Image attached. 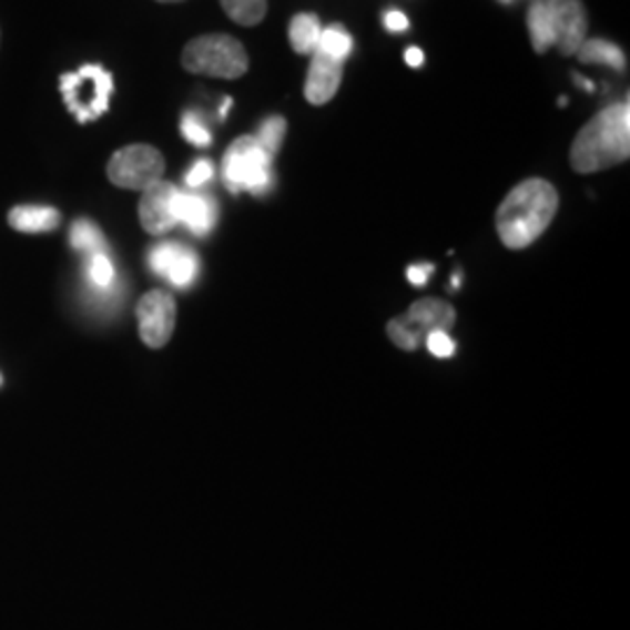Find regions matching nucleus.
Listing matches in <instances>:
<instances>
[{
    "instance_id": "nucleus-26",
    "label": "nucleus",
    "mask_w": 630,
    "mask_h": 630,
    "mask_svg": "<svg viewBox=\"0 0 630 630\" xmlns=\"http://www.w3.org/2000/svg\"><path fill=\"white\" fill-rule=\"evenodd\" d=\"M384 24H386V29L390 33H402V31L409 29V17L404 14V12H399V10H390L384 17Z\"/></svg>"
},
{
    "instance_id": "nucleus-10",
    "label": "nucleus",
    "mask_w": 630,
    "mask_h": 630,
    "mask_svg": "<svg viewBox=\"0 0 630 630\" xmlns=\"http://www.w3.org/2000/svg\"><path fill=\"white\" fill-rule=\"evenodd\" d=\"M150 266L175 287H187L199 274V257L180 243H160L150 253Z\"/></svg>"
},
{
    "instance_id": "nucleus-25",
    "label": "nucleus",
    "mask_w": 630,
    "mask_h": 630,
    "mask_svg": "<svg viewBox=\"0 0 630 630\" xmlns=\"http://www.w3.org/2000/svg\"><path fill=\"white\" fill-rule=\"evenodd\" d=\"M213 173H215L213 162H209V160H199V162L190 169V173L185 175V180H187V185H190V187H201V185H206V183H209V180L213 177Z\"/></svg>"
},
{
    "instance_id": "nucleus-29",
    "label": "nucleus",
    "mask_w": 630,
    "mask_h": 630,
    "mask_svg": "<svg viewBox=\"0 0 630 630\" xmlns=\"http://www.w3.org/2000/svg\"><path fill=\"white\" fill-rule=\"evenodd\" d=\"M232 108V99H227L222 103V110H220V118H227V110Z\"/></svg>"
},
{
    "instance_id": "nucleus-27",
    "label": "nucleus",
    "mask_w": 630,
    "mask_h": 630,
    "mask_svg": "<svg viewBox=\"0 0 630 630\" xmlns=\"http://www.w3.org/2000/svg\"><path fill=\"white\" fill-rule=\"evenodd\" d=\"M433 272H435L433 264H414V266H409L407 276H409V283H411V285L423 287V285L427 283V278H430Z\"/></svg>"
},
{
    "instance_id": "nucleus-28",
    "label": "nucleus",
    "mask_w": 630,
    "mask_h": 630,
    "mask_svg": "<svg viewBox=\"0 0 630 630\" xmlns=\"http://www.w3.org/2000/svg\"><path fill=\"white\" fill-rule=\"evenodd\" d=\"M404 59H407V63L411 65V69H418V65H423V61H425V57H423V52L418 48H409L407 54H404Z\"/></svg>"
},
{
    "instance_id": "nucleus-6",
    "label": "nucleus",
    "mask_w": 630,
    "mask_h": 630,
    "mask_svg": "<svg viewBox=\"0 0 630 630\" xmlns=\"http://www.w3.org/2000/svg\"><path fill=\"white\" fill-rule=\"evenodd\" d=\"M456 325V308L441 299H420L388 323L390 342L402 350H416L427 334L448 332Z\"/></svg>"
},
{
    "instance_id": "nucleus-13",
    "label": "nucleus",
    "mask_w": 630,
    "mask_h": 630,
    "mask_svg": "<svg viewBox=\"0 0 630 630\" xmlns=\"http://www.w3.org/2000/svg\"><path fill=\"white\" fill-rule=\"evenodd\" d=\"M173 213H175V222L187 224V230L196 236H206L215 227V217H217L215 201L211 196L194 194V192H180V190L175 194Z\"/></svg>"
},
{
    "instance_id": "nucleus-16",
    "label": "nucleus",
    "mask_w": 630,
    "mask_h": 630,
    "mask_svg": "<svg viewBox=\"0 0 630 630\" xmlns=\"http://www.w3.org/2000/svg\"><path fill=\"white\" fill-rule=\"evenodd\" d=\"M581 63H602L607 69H612L617 73L626 71V54L621 48H617L614 42L602 40V38H587L577 52Z\"/></svg>"
},
{
    "instance_id": "nucleus-24",
    "label": "nucleus",
    "mask_w": 630,
    "mask_h": 630,
    "mask_svg": "<svg viewBox=\"0 0 630 630\" xmlns=\"http://www.w3.org/2000/svg\"><path fill=\"white\" fill-rule=\"evenodd\" d=\"M427 350L437 357H451L456 353V344L448 332H433L427 334Z\"/></svg>"
},
{
    "instance_id": "nucleus-12",
    "label": "nucleus",
    "mask_w": 630,
    "mask_h": 630,
    "mask_svg": "<svg viewBox=\"0 0 630 630\" xmlns=\"http://www.w3.org/2000/svg\"><path fill=\"white\" fill-rule=\"evenodd\" d=\"M342 80H344V63L323 52H315L308 65V78L304 87L308 103L325 105L327 101H332L336 92H339Z\"/></svg>"
},
{
    "instance_id": "nucleus-32",
    "label": "nucleus",
    "mask_w": 630,
    "mask_h": 630,
    "mask_svg": "<svg viewBox=\"0 0 630 630\" xmlns=\"http://www.w3.org/2000/svg\"><path fill=\"white\" fill-rule=\"evenodd\" d=\"M0 380H3V378H0Z\"/></svg>"
},
{
    "instance_id": "nucleus-21",
    "label": "nucleus",
    "mask_w": 630,
    "mask_h": 630,
    "mask_svg": "<svg viewBox=\"0 0 630 630\" xmlns=\"http://www.w3.org/2000/svg\"><path fill=\"white\" fill-rule=\"evenodd\" d=\"M180 131H183V139L196 148H209L213 143L211 129L196 115V112H185L183 122H180Z\"/></svg>"
},
{
    "instance_id": "nucleus-18",
    "label": "nucleus",
    "mask_w": 630,
    "mask_h": 630,
    "mask_svg": "<svg viewBox=\"0 0 630 630\" xmlns=\"http://www.w3.org/2000/svg\"><path fill=\"white\" fill-rule=\"evenodd\" d=\"M220 6L241 27H257L266 17V0H220Z\"/></svg>"
},
{
    "instance_id": "nucleus-4",
    "label": "nucleus",
    "mask_w": 630,
    "mask_h": 630,
    "mask_svg": "<svg viewBox=\"0 0 630 630\" xmlns=\"http://www.w3.org/2000/svg\"><path fill=\"white\" fill-rule=\"evenodd\" d=\"M112 89H115L112 75L96 63L82 65L80 71L65 73L61 78V96L80 124L94 122L105 115Z\"/></svg>"
},
{
    "instance_id": "nucleus-5",
    "label": "nucleus",
    "mask_w": 630,
    "mask_h": 630,
    "mask_svg": "<svg viewBox=\"0 0 630 630\" xmlns=\"http://www.w3.org/2000/svg\"><path fill=\"white\" fill-rule=\"evenodd\" d=\"M272 160L274 156L260 145L255 136H241L224 154V183L232 192L245 190L262 194L272 183Z\"/></svg>"
},
{
    "instance_id": "nucleus-20",
    "label": "nucleus",
    "mask_w": 630,
    "mask_h": 630,
    "mask_svg": "<svg viewBox=\"0 0 630 630\" xmlns=\"http://www.w3.org/2000/svg\"><path fill=\"white\" fill-rule=\"evenodd\" d=\"M315 52H323V54H327V57L344 63L350 57V52H353V38H350V33L344 27L332 24V27L323 29L318 50H315Z\"/></svg>"
},
{
    "instance_id": "nucleus-8",
    "label": "nucleus",
    "mask_w": 630,
    "mask_h": 630,
    "mask_svg": "<svg viewBox=\"0 0 630 630\" xmlns=\"http://www.w3.org/2000/svg\"><path fill=\"white\" fill-rule=\"evenodd\" d=\"M139 329L141 339L150 348H162L169 344L175 329V302L164 289H152L139 302Z\"/></svg>"
},
{
    "instance_id": "nucleus-15",
    "label": "nucleus",
    "mask_w": 630,
    "mask_h": 630,
    "mask_svg": "<svg viewBox=\"0 0 630 630\" xmlns=\"http://www.w3.org/2000/svg\"><path fill=\"white\" fill-rule=\"evenodd\" d=\"M321 33H323L321 19L311 12L295 14V19L289 21V44L297 54H315L321 42Z\"/></svg>"
},
{
    "instance_id": "nucleus-14",
    "label": "nucleus",
    "mask_w": 630,
    "mask_h": 630,
    "mask_svg": "<svg viewBox=\"0 0 630 630\" xmlns=\"http://www.w3.org/2000/svg\"><path fill=\"white\" fill-rule=\"evenodd\" d=\"M10 227L24 234H44L59 227L61 213L50 206H17L8 215Z\"/></svg>"
},
{
    "instance_id": "nucleus-17",
    "label": "nucleus",
    "mask_w": 630,
    "mask_h": 630,
    "mask_svg": "<svg viewBox=\"0 0 630 630\" xmlns=\"http://www.w3.org/2000/svg\"><path fill=\"white\" fill-rule=\"evenodd\" d=\"M528 31H530V40H532V48L537 54H545L556 42L553 24H551V17H549L545 0H537V3H532L528 12Z\"/></svg>"
},
{
    "instance_id": "nucleus-23",
    "label": "nucleus",
    "mask_w": 630,
    "mask_h": 630,
    "mask_svg": "<svg viewBox=\"0 0 630 630\" xmlns=\"http://www.w3.org/2000/svg\"><path fill=\"white\" fill-rule=\"evenodd\" d=\"M89 281L96 287H110L112 281H115V266H112L105 253L89 257Z\"/></svg>"
},
{
    "instance_id": "nucleus-2",
    "label": "nucleus",
    "mask_w": 630,
    "mask_h": 630,
    "mask_svg": "<svg viewBox=\"0 0 630 630\" xmlns=\"http://www.w3.org/2000/svg\"><path fill=\"white\" fill-rule=\"evenodd\" d=\"M630 156V105L614 103L600 110L583 126L570 150V164L577 173H598L612 169Z\"/></svg>"
},
{
    "instance_id": "nucleus-3",
    "label": "nucleus",
    "mask_w": 630,
    "mask_h": 630,
    "mask_svg": "<svg viewBox=\"0 0 630 630\" xmlns=\"http://www.w3.org/2000/svg\"><path fill=\"white\" fill-rule=\"evenodd\" d=\"M247 52L227 33H209L190 40L183 50V69L194 75L238 80L247 73Z\"/></svg>"
},
{
    "instance_id": "nucleus-19",
    "label": "nucleus",
    "mask_w": 630,
    "mask_h": 630,
    "mask_svg": "<svg viewBox=\"0 0 630 630\" xmlns=\"http://www.w3.org/2000/svg\"><path fill=\"white\" fill-rule=\"evenodd\" d=\"M71 245L75 247V251L89 253V257H92V255L105 253V236L94 222L78 220L71 227Z\"/></svg>"
},
{
    "instance_id": "nucleus-11",
    "label": "nucleus",
    "mask_w": 630,
    "mask_h": 630,
    "mask_svg": "<svg viewBox=\"0 0 630 630\" xmlns=\"http://www.w3.org/2000/svg\"><path fill=\"white\" fill-rule=\"evenodd\" d=\"M175 194L177 187L171 183H156L150 190L143 192L141 196V206H139V217L143 230L152 236H162L166 232H171L175 227V213H173V204H175Z\"/></svg>"
},
{
    "instance_id": "nucleus-30",
    "label": "nucleus",
    "mask_w": 630,
    "mask_h": 630,
    "mask_svg": "<svg viewBox=\"0 0 630 630\" xmlns=\"http://www.w3.org/2000/svg\"><path fill=\"white\" fill-rule=\"evenodd\" d=\"M160 3H180V0H160Z\"/></svg>"
},
{
    "instance_id": "nucleus-1",
    "label": "nucleus",
    "mask_w": 630,
    "mask_h": 630,
    "mask_svg": "<svg viewBox=\"0 0 630 630\" xmlns=\"http://www.w3.org/2000/svg\"><path fill=\"white\" fill-rule=\"evenodd\" d=\"M558 211V192L551 183L542 177H530L516 185L500 204L495 215V227H498L500 241L521 251L532 245L542 236L549 224L553 222Z\"/></svg>"
},
{
    "instance_id": "nucleus-31",
    "label": "nucleus",
    "mask_w": 630,
    "mask_h": 630,
    "mask_svg": "<svg viewBox=\"0 0 630 630\" xmlns=\"http://www.w3.org/2000/svg\"><path fill=\"white\" fill-rule=\"evenodd\" d=\"M500 3H505V6H509V3H514V0H500Z\"/></svg>"
},
{
    "instance_id": "nucleus-9",
    "label": "nucleus",
    "mask_w": 630,
    "mask_h": 630,
    "mask_svg": "<svg viewBox=\"0 0 630 630\" xmlns=\"http://www.w3.org/2000/svg\"><path fill=\"white\" fill-rule=\"evenodd\" d=\"M545 3L553 24V44L558 52L566 57L577 54L589 33L587 8L581 0H545Z\"/></svg>"
},
{
    "instance_id": "nucleus-7",
    "label": "nucleus",
    "mask_w": 630,
    "mask_h": 630,
    "mask_svg": "<svg viewBox=\"0 0 630 630\" xmlns=\"http://www.w3.org/2000/svg\"><path fill=\"white\" fill-rule=\"evenodd\" d=\"M166 162L164 154L152 145H126L110 156L108 177L122 190H150L162 183Z\"/></svg>"
},
{
    "instance_id": "nucleus-22",
    "label": "nucleus",
    "mask_w": 630,
    "mask_h": 630,
    "mask_svg": "<svg viewBox=\"0 0 630 630\" xmlns=\"http://www.w3.org/2000/svg\"><path fill=\"white\" fill-rule=\"evenodd\" d=\"M285 131H287V122L283 120V118H268L264 124H262V129H260V133H257V141H260V145L268 152V154H276L278 152V148H281V143H283V139H285Z\"/></svg>"
}]
</instances>
